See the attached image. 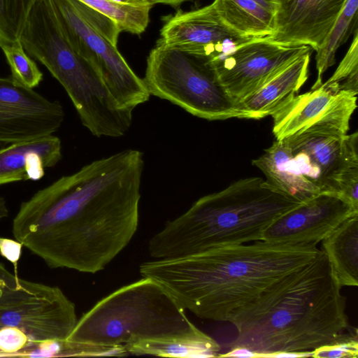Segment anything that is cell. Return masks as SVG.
I'll list each match as a JSON object with an SVG mask.
<instances>
[{
    "instance_id": "484cf974",
    "label": "cell",
    "mask_w": 358,
    "mask_h": 358,
    "mask_svg": "<svg viewBox=\"0 0 358 358\" xmlns=\"http://www.w3.org/2000/svg\"><path fill=\"white\" fill-rule=\"evenodd\" d=\"M10 66L12 79L17 84L34 89L43 80V73L23 48L20 41L1 48Z\"/></svg>"
},
{
    "instance_id": "ffe728a7",
    "label": "cell",
    "mask_w": 358,
    "mask_h": 358,
    "mask_svg": "<svg viewBox=\"0 0 358 358\" xmlns=\"http://www.w3.org/2000/svg\"><path fill=\"white\" fill-rule=\"evenodd\" d=\"M331 271L339 285H358V214L341 224L322 241Z\"/></svg>"
},
{
    "instance_id": "5bb4252c",
    "label": "cell",
    "mask_w": 358,
    "mask_h": 358,
    "mask_svg": "<svg viewBox=\"0 0 358 358\" xmlns=\"http://www.w3.org/2000/svg\"><path fill=\"white\" fill-rule=\"evenodd\" d=\"M77 322L75 304L57 286L45 285L27 299L0 306V328L17 329L33 343L50 339L65 341Z\"/></svg>"
},
{
    "instance_id": "d4e9b609",
    "label": "cell",
    "mask_w": 358,
    "mask_h": 358,
    "mask_svg": "<svg viewBox=\"0 0 358 358\" xmlns=\"http://www.w3.org/2000/svg\"><path fill=\"white\" fill-rule=\"evenodd\" d=\"M36 0H0V48L20 41Z\"/></svg>"
},
{
    "instance_id": "603a6c76",
    "label": "cell",
    "mask_w": 358,
    "mask_h": 358,
    "mask_svg": "<svg viewBox=\"0 0 358 358\" xmlns=\"http://www.w3.org/2000/svg\"><path fill=\"white\" fill-rule=\"evenodd\" d=\"M127 354L167 357H217L218 343L213 344L183 341H140L124 347Z\"/></svg>"
},
{
    "instance_id": "d590c367",
    "label": "cell",
    "mask_w": 358,
    "mask_h": 358,
    "mask_svg": "<svg viewBox=\"0 0 358 358\" xmlns=\"http://www.w3.org/2000/svg\"><path fill=\"white\" fill-rule=\"evenodd\" d=\"M116 3L131 5L134 6H140L145 5H153L147 0H112ZM154 6V5H153Z\"/></svg>"
},
{
    "instance_id": "4316f807",
    "label": "cell",
    "mask_w": 358,
    "mask_h": 358,
    "mask_svg": "<svg viewBox=\"0 0 358 358\" xmlns=\"http://www.w3.org/2000/svg\"><path fill=\"white\" fill-rule=\"evenodd\" d=\"M352 41L332 76L325 82L335 85L340 90L358 93V31H354Z\"/></svg>"
},
{
    "instance_id": "f546056e",
    "label": "cell",
    "mask_w": 358,
    "mask_h": 358,
    "mask_svg": "<svg viewBox=\"0 0 358 358\" xmlns=\"http://www.w3.org/2000/svg\"><path fill=\"white\" fill-rule=\"evenodd\" d=\"M66 341V340H65ZM50 339L34 343L14 357H64V341Z\"/></svg>"
},
{
    "instance_id": "3957f363",
    "label": "cell",
    "mask_w": 358,
    "mask_h": 358,
    "mask_svg": "<svg viewBox=\"0 0 358 358\" xmlns=\"http://www.w3.org/2000/svg\"><path fill=\"white\" fill-rule=\"evenodd\" d=\"M325 253L294 282L285 285L233 324L238 336L230 349L243 348L257 357L281 352H312L358 339L346 314L347 298Z\"/></svg>"
},
{
    "instance_id": "836d02e7",
    "label": "cell",
    "mask_w": 358,
    "mask_h": 358,
    "mask_svg": "<svg viewBox=\"0 0 358 358\" xmlns=\"http://www.w3.org/2000/svg\"><path fill=\"white\" fill-rule=\"evenodd\" d=\"M260 6L275 14L276 10L275 0H254Z\"/></svg>"
},
{
    "instance_id": "8fae6325",
    "label": "cell",
    "mask_w": 358,
    "mask_h": 358,
    "mask_svg": "<svg viewBox=\"0 0 358 358\" xmlns=\"http://www.w3.org/2000/svg\"><path fill=\"white\" fill-rule=\"evenodd\" d=\"M64 119L58 101L17 84L10 76L0 77V145L52 135Z\"/></svg>"
},
{
    "instance_id": "d6986e66",
    "label": "cell",
    "mask_w": 358,
    "mask_h": 358,
    "mask_svg": "<svg viewBox=\"0 0 358 358\" xmlns=\"http://www.w3.org/2000/svg\"><path fill=\"white\" fill-rule=\"evenodd\" d=\"M252 164L264 174L273 188L301 202L322 192L302 175L285 140H276Z\"/></svg>"
},
{
    "instance_id": "9c48e42d",
    "label": "cell",
    "mask_w": 358,
    "mask_h": 358,
    "mask_svg": "<svg viewBox=\"0 0 358 358\" xmlns=\"http://www.w3.org/2000/svg\"><path fill=\"white\" fill-rule=\"evenodd\" d=\"M357 93L322 84L295 94L271 116L277 141L302 134L343 136L357 108Z\"/></svg>"
},
{
    "instance_id": "8d00e7d4",
    "label": "cell",
    "mask_w": 358,
    "mask_h": 358,
    "mask_svg": "<svg viewBox=\"0 0 358 358\" xmlns=\"http://www.w3.org/2000/svg\"><path fill=\"white\" fill-rule=\"evenodd\" d=\"M8 215V210L6 200L0 197V220L6 217Z\"/></svg>"
},
{
    "instance_id": "cb8c5ba5",
    "label": "cell",
    "mask_w": 358,
    "mask_h": 358,
    "mask_svg": "<svg viewBox=\"0 0 358 358\" xmlns=\"http://www.w3.org/2000/svg\"><path fill=\"white\" fill-rule=\"evenodd\" d=\"M113 20L122 31L139 35L149 23V14L153 5L134 6L112 0H78Z\"/></svg>"
},
{
    "instance_id": "83f0119b",
    "label": "cell",
    "mask_w": 358,
    "mask_h": 358,
    "mask_svg": "<svg viewBox=\"0 0 358 358\" xmlns=\"http://www.w3.org/2000/svg\"><path fill=\"white\" fill-rule=\"evenodd\" d=\"M45 285L20 279L0 262V306L11 304L41 291Z\"/></svg>"
},
{
    "instance_id": "f1b7e54d",
    "label": "cell",
    "mask_w": 358,
    "mask_h": 358,
    "mask_svg": "<svg viewBox=\"0 0 358 358\" xmlns=\"http://www.w3.org/2000/svg\"><path fill=\"white\" fill-rule=\"evenodd\" d=\"M71 1L81 17L91 27L111 44L117 46L118 36L122 31L113 20L78 0Z\"/></svg>"
},
{
    "instance_id": "8992f818",
    "label": "cell",
    "mask_w": 358,
    "mask_h": 358,
    "mask_svg": "<svg viewBox=\"0 0 358 358\" xmlns=\"http://www.w3.org/2000/svg\"><path fill=\"white\" fill-rule=\"evenodd\" d=\"M20 42L26 52L62 85L80 120H95L110 110L113 98L100 73L66 40L50 0L35 1Z\"/></svg>"
},
{
    "instance_id": "52a82bcc",
    "label": "cell",
    "mask_w": 358,
    "mask_h": 358,
    "mask_svg": "<svg viewBox=\"0 0 358 358\" xmlns=\"http://www.w3.org/2000/svg\"><path fill=\"white\" fill-rule=\"evenodd\" d=\"M143 79L150 95L198 117L250 119L220 85L206 60L184 50L157 43L148 57Z\"/></svg>"
},
{
    "instance_id": "9a60e30c",
    "label": "cell",
    "mask_w": 358,
    "mask_h": 358,
    "mask_svg": "<svg viewBox=\"0 0 358 358\" xmlns=\"http://www.w3.org/2000/svg\"><path fill=\"white\" fill-rule=\"evenodd\" d=\"M284 140L301 173L322 192H337L342 173L358 166L357 131L343 136L302 134Z\"/></svg>"
},
{
    "instance_id": "4dcf8cb0",
    "label": "cell",
    "mask_w": 358,
    "mask_h": 358,
    "mask_svg": "<svg viewBox=\"0 0 358 358\" xmlns=\"http://www.w3.org/2000/svg\"><path fill=\"white\" fill-rule=\"evenodd\" d=\"M358 339L319 348L313 351L312 357L320 358H357Z\"/></svg>"
},
{
    "instance_id": "7c38bea8",
    "label": "cell",
    "mask_w": 358,
    "mask_h": 358,
    "mask_svg": "<svg viewBox=\"0 0 358 358\" xmlns=\"http://www.w3.org/2000/svg\"><path fill=\"white\" fill-rule=\"evenodd\" d=\"M357 214L358 210L342 195L324 192L276 219L266 229L262 241L317 245L345 220Z\"/></svg>"
},
{
    "instance_id": "ac0fdd59",
    "label": "cell",
    "mask_w": 358,
    "mask_h": 358,
    "mask_svg": "<svg viewBox=\"0 0 358 358\" xmlns=\"http://www.w3.org/2000/svg\"><path fill=\"white\" fill-rule=\"evenodd\" d=\"M311 52L296 58L240 101L250 119L271 116L298 93L308 78Z\"/></svg>"
},
{
    "instance_id": "d6a6232c",
    "label": "cell",
    "mask_w": 358,
    "mask_h": 358,
    "mask_svg": "<svg viewBox=\"0 0 358 358\" xmlns=\"http://www.w3.org/2000/svg\"><path fill=\"white\" fill-rule=\"evenodd\" d=\"M219 357H257L256 354L246 348H235L230 349V350L226 353H220Z\"/></svg>"
},
{
    "instance_id": "277c9868",
    "label": "cell",
    "mask_w": 358,
    "mask_h": 358,
    "mask_svg": "<svg viewBox=\"0 0 358 358\" xmlns=\"http://www.w3.org/2000/svg\"><path fill=\"white\" fill-rule=\"evenodd\" d=\"M301 203L262 178L239 179L167 222L150 239L148 250L155 259H166L261 241L273 222Z\"/></svg>"
},
{
    "instance_id": "e575fe53",
    "label": "cell",
    "mask_w": 358,
    "mask_h": 358,
    "mask_svg": "<svg viewBox=\"0 0 358 358\" xmlns=\"http://www.w3.org/2000/svg\"><path fill=\"white\" fill-rule=\"evenodd\" d=\"M152 4L155 5L156 3H164L166 5H169L172 7L177 8L182 3L189 1V0H147Z\"/></svg>"
},
{
    "instance_id": "6da1fadb",
    "label": "cell",
    "mask_w": 358,
    "mask_h": 358,
    "mask_svg": "<svg viewBox=\"0 0 358 358\" xmlns=\"http://www.w3.org/2000/svg\"><path fill=\"white\" fill-rule=\"evenodd\" d=\"M143 168L128 149L61 177L21 203L14 237L50 268L103 270L137 231Z\"/></svg>"
},
{
    "instance_id": "7a4b0ae2",
    "label": "cell",
    "mask_w": 358,
    "mask_h": 358,
    "mask_svg": "<svg viewBox=\"0 0 358 358\" xmlns=\"http://www.w3.org/2000/svg\"><path fill=\"white\" fill-rule=\"evenodd\" d=\"M314 245L273 243L210 248L139 266L196 316L233 324L296 280L319 257Z\"/></svg>"
},
{
    "instance_id": "1f68e13d",
    "label": "cell",
    "mask_w": 358,
    "mask_h": 358,
    "mask_svg": "<svg viewBox=\"0 0 358 358\" xmlns=\"http://www.w3.org/2000/svg\"><path fill=\"white\" fill-rule=\"evenodd\" d=\"M23 245L20 241L0 237V255L11 262L15 275H17V263L22 254Z\"/></svg>"
},
{
    "instance_id": "4fadbf2b",
    "label": "cell",
    "mask_w": 358,
    "mask_h": 358,
    "mask_svg": "<svg viewBox=\"0 0 358 358\" xmlns=\"http://www.w3.org/2000/svg\"><path fill=\"white\" fill-rule=\"evenodd\" d=\"M162 20L157 43L184 50L207 62L231 52L247 39L222 21L213 2L189 11L178 10Z\"/></svg>"
},
{
    "instance_id": "5b68a950",
    "label": "cell",
    "mask_w": 358,
    "mask_h": 358,
    "mask_svg": "<svg viewBox=\"0 0 358 358\" xmlns=\"http://www.w3.org/2000/svg\"><path fill=\"white\" fill-rule=\"evenodd\" d=\"M66 341L123 348L140 341L217 343L162 285L145 277L99 301L78 320Z\"/></svg>"
},
{
    "instance_id": "e0dca14e",
    "label": "cell",
    "mask_w": 358,
    "mask_h": 358,
    "mask_svg": "<svg viewBox=\"0 0 358 358\" xmlns=\"http://www.w3.org/2000/svg\"><path fill=\"white\" fill-rule=\"evenodd\" d=\"M62 157L61 140L52 134L10 144L0 149V185L38 180Z\"/></svg>"
},
{
    "instance_id": "ba28073f",
    "label": "cell",
    "mask_w": 358,
    "mask_h": 358,
    "mask_svg": "<svg viewBox=\"0 0 358 358\" xmlns=\"http://www.w3.org/2000/svg\"><path fill=\"white\" fill-rule=\"evenodd\" d=\"M60 29L71 46L100 73L120 108L133 111L149 100L143 81L129 66L117 46L91 27L71 0H50Z\"/></svg>"
},
{
    "instance_id": "7402d4cb",
    "label": "cell",
    "mask_w": 358,
    "mask_h": 358,
    "mask_svg": "<svg viewBox=\"0 0 358 358\" xmlns=\"http://www.w3.org/2000/svg\"><path fill=\"white\" fill-rule=\"evenodd\" d=\"M358 0H346L336 22L315 55L317 79L312 89L322 84L324 73L336 62V53L357 27ZM353 33V32H352Z\"/></svg>"
},
{
    "instance_id": "30bf717a",
    "label": "cell",
    "mask_w": 358,
    "mask_h": 358,
    "mask_svg": "<svg viewBox=\"0 0 358 358\" xmlns=\"http://www.w3.org/2000/svg\"><path fill=\"white\" fill-rule=\"evenodd\" d=\"M312 50L305 45L277 43L268 37L252 38L229 53L206 62L220 85L240 103L292 62Z\"/></svg>"
},
{
    "instance_id": "44dd1931",
    "label": "cell",
    "mask_w": 358,
    "mask_h": 358,
    "mask_svg": "<svg viewBox=\"0 0 358 358\" xmlns=\"http://www.w3.org/2000/svg\"><path fill=\"white\" fill-rule=\"evenodd\" d=\"M213 3L222 21L243 37H269L275 32V14L254 0H214Z\"/></svg>"
},
{
    "instance_id": "2e32d148",
    "label": "cell",
    "mask_w": 358,
    "mask_h": 358,
    "mask_svg": "<svg viewBox=\"0 0 358 358\" xmlns=\"http://www.w3.org/2000/svg\"><path fill=\"white\" fill-rule=\"evenodd\" d=\"M346 0H275L277 43L305 45L317 51L324 43Z\"/></svg>"
}]
</instances>
